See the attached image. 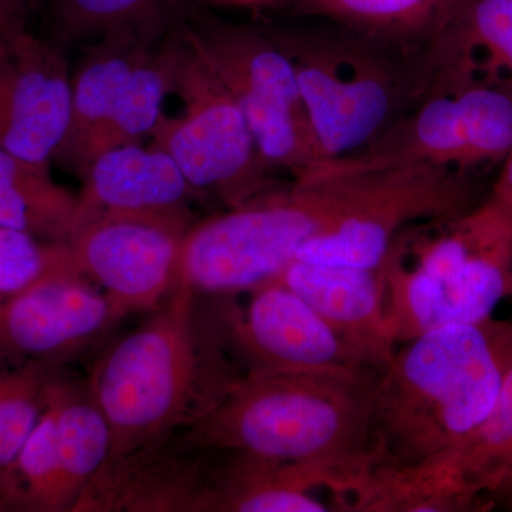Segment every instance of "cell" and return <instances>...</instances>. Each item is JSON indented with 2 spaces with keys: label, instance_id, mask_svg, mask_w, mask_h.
<instances>
[{
  "label": "cell",
  "instance_id": "8992f818",
  "mask_svg": "<svg viewBox=\"0 0 512 512\" xmlns=\"http://www.w3.org/2000/svg\"><path fill=\"white\" fill-rule=\"evenodd\" d=\"M370 173L293 180L239 207L192 224L180 276L198 295H238L276 278L299 249L328 231L362 198Z\"/></svg>",
  "mask_w": 512,
  "mask_h": 512
},
{
  "label": "cell",
  "instance_id": "d6986e66",
  "mask_svg": "<svg viewBox=\"0 0 512 512\" xmlns=\"http://www.w3.org/2000/svg\"><path fill=\"white\" fill-rule=\"evenodd\" d=\"M80 178L76 227L101 214H183L190 212L188 202L198 194L173 158L153 144L101 153Z\"/></svg>",
  "mask_w": 512,
  "mask_h": 512
},
{
  "label": "cell",
  "instance_id": "603a6c76",
  "mask_svg": "<svg viewBox=\"0 0 512 512\" xmlns=\"http://www.w3.org/2000/svg\"><path fill=\"white\" fill-rule=\"evenodd\" d=\"M174 57L175 36H167L138 64L109 119L84 151L80 177L101 153L140 144L144 137L151 136L163 117L165 97L173 93Z\"/></svg>",
  "mask_w": 512,
  "mask_h": 512
},
{
  "label": "cell",
  "instance_id": "4316f807",
  "mask_svg": "<svg viewBox=\"0 0 512 512\" xmlns=\"http://www.w3.org/2000/svg\"><path fill=\"white\" fill-rule=\"evenodd\" d=\"M64 271H76L67 242L46 241L22 229L0 225V299L18 295L47 276Z\"/></svg>",
  "mask_w": 512,
  "mask_h": 512
},
{
  "label": "cell",
  "instance_id": "1f68e13d",
  "mask_svg": "<svg viewBox=\"0 0 512 512\" xmlns=\"http://www.w3.org/2000/svg\"><path fill=\"white\" fill-rule=\"evenodd\" d=\"M225 2L252 3V2H261V0H225Z\"/></svg>",
  "mask_w": 512,
  "mask_h": 512
},
{
  "label": "cell",
  "instance_id": "277c9868",
  "mask_svg": "<svg viewBox=\"0 0 512 512\" xmlns=\"http://www.w3.org/2000/svg\"><path fill=\"white\" fill-rule=\"evenodd\" d=\"M326 23L269 30L298 76L313 165L370 146L426 96L433 79L424 46L394 45Z\"/></svg>",
  "mask_w": 512,
  "mask_h": 512
},
{
  "label": "cell",
  "instance_id": "f1b7e54d",
  "mask_svg": "<svg viewBox=\"0 0 512 512\" xmlns=\"http://www.w3.org/2000/svg\"><path fill=\"white\" fill-rule=\"evenodd\" d=\"M488 200L507 212L512 220V148L501 163L500 174L495 180Z\"/></svg>",
  "mask_w": 512,
  "mask_h": 512
},
{
  "label": "cell",
  "instance_id": "44dd1931",
  "mask_svg": "<svg viewBox=\"0 0 512 512\" xmlns=\"http://www.w3.org/2000/svg\"><path fill=\"white\" fill-rule=\"evenodd\" d=\"M79 194L57 183L50 165L0 150V225L52 242L72 237Z\"/></svg>",
  "mask_w": 512,
  "mask_h": 512
},
{
  "label": "cell",
  "instance_id": "ffe728a7",
  "mask_svg": "<svg viewBox=\"0 0 512 512\" xmlns=\"http://www.w3.org/2000/svg\"><path fill=\"white\" fill-rule=\"evenodd\" d=\"M431 86L512 93V0H460L424 45Z\"/></svg>",
  "mask_w": 512,
  "mask_h": 512
},
{
  "label": "cell",
  "instance_id": "7402d4cb",
  "mask_svg": "<svg viewBox=\"0 0 512 512\" xmlns=\"http://www.w3.org/2000/svg\"><path fill=\"white\" fill-rule=\"evenodd\" d=\"M460 0H286L289 12L394 45L423 47Z\"/></svg>",
  "mask_w": 512,
  "mask_h": 512
},
{
  "label": "cell",
  "instance_id": "cb8c5ba5",
  "mask_svg": "<svg viewBox=\"0 0 512 512\" xmlns=\"http://www.w3.org/2000/svg\"><path fill=\"white\" fill-rule=\"evenodd\" d=\"M56 439L70 511L109 458V424L89 387L56 380L52 387Z\"/></svg>",
  "mask_w": 512,
  "mask_h": 512
},
{
  "label": "cell",
  "instance_id": "3957f363",
  "mask_svg": "<svg viewBox=\"0 0 512 512\" xmlns=\"http://www.w3.org/2000/svg\"><path fill=\"white\" fill-rule=\"evenodd\" d=\"M377 376L244 373L214 409L167 446L333 467L352 478L355 490L376 466Z\"/></svg>",
  "mask_w": 512,
  "mask_h": 512
},
{
  "label": "cell",
  "instance_id": "2e32d148",
  "mask_svg": "<svg viewBox=\"0 0 512 512\" xmlns=\"http://www.w3.org/2000/svg\"><path fill=\"white\" fill-rule=\"evenodd\" d=\"M276 279L298 293L375 365L383 369L396 352L382 266L359 268L293 259Z\"/></svg>",
  "mask_w": 512,
  "mask_h": 512
},
{
  "label": "cell",
  "instance_id": "484cf974",
  "mask_svg": "<svg viewBox=\"0 0 512 512\" xmlns=\"http://www.w3.org/2000/svg\"><path fill=\"white\" fill-rule=\"evenodd\" d=\"M55 366L26 362L0 376V474L12 463L45 410Z\"/></svg>",
  "mask_w": 512,
  "mask_h": 512
},
{
  "label": "cell",
  "instance_id": "ac0fdd59",
  "mask_svg": "<svg viewBox=\"0 0 512 512\" xmlns=\"http://www.w3.org/2000/svg\"><path fill=\"white\" fill-rule=\"evenodd\" d=\"M168 20L107 33L83 57L72 74L69 128L53 163L80 177L84 151L109 119L138 64L163 42Z\"/></svg>",
  "mask_w": 512,
  "mask_h": 512
},
{
  "label": "cell",
  "instance_id": "836d02e7",
  "mask_svg": "<svg viewBox=\"0 0 512 512\" xmlns=\"http://www.w3.org/2000/svg\"><path fill=\"white\" fill-rule=\"evenodd\" d=\"M0 376H2V372H0Z\"/></svg>",
  "mask_w": 512,
  "mask_h": 512
},
{
  "label": "cell",
  "instance_id": "83f0119b",
  "mask_svg": "<svg viewBox=\"0 0 512 512\" xmlns=\"http://www.w3.org/2000/svg\"><path fill=\"white\" fill-rule=\"evenodd\" d=\"M53 9L69 37L104 36L170 18L167 0H53Z\"/></svg>",
  "mask_w": 512,
  "mask_h": 512
},
{
  "label": "cell",
  "instance_id": "5b68a950",
  "mask_svg": "<svg viewBox=\"0 0 512 512\" xmlns=\"http://www.w3.org/2000/svg\"><path fill=\"white\" fill-rule=\"evenodd\" d=\"M397 346L480 322L512 296V220L485 200L457 217L403 229L382 264Z\"/></svg>",
  "mask_w": 512,
  "mask_h": 512
},
{
  "label": "cell",
  "instance_id": "7a4b0ae2",
  "mask_svg": "<svg viewBox=\"0 0 512 512\" xmlns=\"http://www.w3.org/2000/svg\"><path fill=\"white\" fill-rule=\"evenodd\" d=\"M511 366L512 323L493 316L397 346L373 392L376 466H421L457 446L493 409Z\"/></svg>",
  "mask_w": 512,
  "mask_h": 512
},
{
  "label": "cell",
  "instance_id": "9a60e30c",
  "mask_svg": "<svg viewBox=\"0 0 512 512\" xmlns=\"http://www.w3.org/2000/svg\"><path fill=\"white\" fill-rule=\"evenodd\" d=\"M208 453L201 512H345L353 480L336 468Z\"/></svg>",
  "mask_w": 512,
  "mask_h": 512
},
{
  "label": "cell",
  "instance_id": "9c48e42d",
  "mask_svg": "<svg viewBox=\"0 0 512 512\" xmlns=\"http://www.w3.org/2000/svg\"><path fill=\"white\" fill-rule=\"evenodd\" d=\"M185 36L237 101L268 170L295 180L311 168L315 150L298 76L269 30L201 22Z\"/></svg>",
  "mask_w": 512,
  "mask_h": 512
},
{
  "label": "cell",
  "instance_id": "30bf717a",
  "mask_svg": "<svg viewBox=\"0 0 512 512\" xmlns=\"http://www.w3.org/2000/svg\"><path fill=\"white\" fill-rule=\"evenodd\" d=\"M369 173V187L355 207L306 242L295 259L380 268L403 229L457 217L477 205L470 174L450 168L409 165Z\"/></svg>",
  "mask_w": 512,
  "mask_h": 512
},
{
  "label": "cell",
  "instance_id": "5bb4252c",
  "mask_svg": "<svg viewBox=\"0 0 512 512\" xmlns=\"http://www.w3.org/2000/svg\"><path fill=\"white\" fill-rule=\"evenodd\" d=\"M120 318L109 296L86 276L57 272L0 299V352L56 367L96 342Z\"/></svg>",
  "mask_w": 512,
  "mask_h": 512
},
{
  "label": "cell",
  "instance_id": "ba28073f",
  "mask_svg": "<svg viewBox=\"0 0 512 512\" xmlns=\"http://www.w3.org/2000/svg\"><path fill=\"white\" fill-rule=\"evenodd\" d=\"M173 93L178 116L163 114L151 144L165 151L197 192H210L227 208L274 190L247 120L227 87L198 56L185 33L175 36Z\"/></svg>",
  "mask_w": 512,
  "mask_h": 512
},
{
  "label": "cell",
  "instance_id": "e0dca14e",
  "mask_svg": "<svg viewBox=\"0 0 512 512\" xmlns=\"http://www.w3.org/2000/svg\"><path fill=\"white\" fill-rule=\"evenodd\" d=\"M512 467V366L493 409L473 433L429 463L406 467L413 483L447 512L481 510Z\"/></svg>",
  "mask_w": 512,
  "mask_h": 512
},
{
  "label": "cell",
  "instance_id": "d4e9b609",
  "mask_svg": "<svg viewBox=\"0 0 512 512\" xmlns=\"http://www.w3.org/2000/svg\"><path fill=\"white\" fill-rule=\"evenodd\" d=\"M0 508L2 511H70L57 448L52 389L29 439L0 474Z\"/></svg>",
  "mask_w": 512,
  "mask_h": 512
},
{
  "label": "cell",
  "instance_id": "d6a6232c",
  "mask_svg": "<svg viewBox=\"0 0 512 512\" xmlns=\"http://www.w3.org/2000/svg\"><path fill=\"white\" fill-rule=\"evenodd\" d=\"M22 2H23V5L26 6V9H28L29 0H22Z\"/></svg>",
  "mask_w": 512,
  "mask_h": 512
},
{
  "label": "cell",
  "instance_id": "52a82bcc",
  "mask_svg": "<svg viewBox=\"0 0 512 512\" xmlns=\"http://www.w3.org/2000/svg\"><path fill=\"white\" fill-rule=\"evenodd\" d=\"M512 148V93L485 86H430L382 137L352 156L312 165L296 181L434 165L470 174L501 164Z\"/></svg>",
  "mask_w": 512,
  "mask_h": 512
},
{
  "label": "cell",
  "instance_id": "6da1fadb",
  "mask_svg": "<svg viewBox=\"0 0 512 512\" xmlns=\"http://www.w3.org/2000/svg\"><path fill=\"white\" fill-rule=\"evenodd\" d=\"M197 296L180 276L156 312L94 365L87 387L111 436L101 468L160 450L214 409L242 376L231 360L221 303L204 320Z\"/></svg>",
  "mask_w": 512,
  "mask_h": 512
},
{
  "label": "cell",
  "instance_id": "e575fe53",
  "mask_svg": "<svg viewBox=\"0 0 512 512\" xmlns=\"http://www.w3.org/2000/svg\"><path fill=\"white\" fill-rule=\"evenodd\" d=\"M0 511H2V508H0Z\"/></svg>",
  "mask_w": 512,
  "mask_h": 512
},
{
  "label": "cell",
  "instance_id": "4fadbf2b",
  "mask_svg": "<svg viewBox=\"0 0 512 512\" xmlns=\"http://www.w3.org/2000/svg\"><path fill=\"white\" fill-rule=\"evenodd\" d=\"M70 104L72 74L59 50L26 29L0 36V150L52 164Z\"/></svg>",
  "mask_w": 512,
  "mask_h": 512
},
{
  "label": "cell",
  "instance_id": "8fae6325",
  "mask_svg": "<svg viewBox=\"0 0 512 512\" xmlns=\"http://www.w3.org/2000/svg\"><path fill=\"white\" fill-rule=\"evenodd\" d=\"M249 293L245 306L232 301L235 295L222 296L229 349L244 373L366 376L382 372L279 279Z\"/></svg>",
  "mask_w": 512,
  "mask_h": 512
},
{
  "label": "cell",
  "instance_id": "f546056e",
  "mask_svg": "<svg viewBox=\"0 0 512 512\" xmlns=\"http://www.w3.org/2000/svg\"><path fill=\"white\" fill-rule=\"evenodd\" d=\"M26 6L22 0H0V36L26 29Z\"/></svg>",
  "mask_w": 512,
  "mask_h": 512
},
{
  "label": "cell",
  "instance_id": "7c38bea8",
  "mask_svg": "<svg viewBox=\"0 0 512 512\" xmlns=\"http://www.w3.org/2000/svg\"><path fill=\"white\" fill-rule=\"evenodd\" d=\"M191 212L101 214L69 238L77 274L99 286L121 315L154 311L180 278L181 248Z\"/></svg>",
  "mask_w": 512,
  "mask_h": 512
},
{
  "label": "cell",
  "instance_id": "4dcf8cb0",
  "mask_svg": "<svg viewBox=\"0 0 512 512\" xmlns=\"http://www.w3.org/2000/svg\"><path fill=\"white\" fill-rule=\"evenodd\" d=\"M495 498H503V500H507L512 503V467L511 470L508 471L507 476H505L500 488H498L497 493H495L494 500Z\"/></svg>",
  "mask_w": 512,
  "mask_h": 512
}]
</instances>
